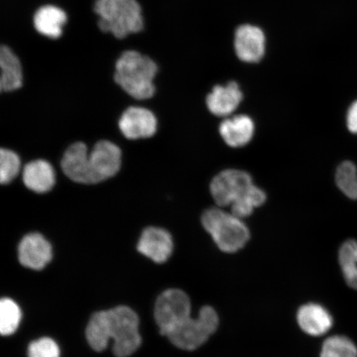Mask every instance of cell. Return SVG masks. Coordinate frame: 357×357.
Instances as JSON below:
<instances>
[{"instance_id": "3957f363", "label": "cell", "mask_w": 357, "mask_h": 357, "mask_svg": "<svg viewBox=\"0 0 357 357\" xmlns=\"http://www.w3.org/2000/svg\"><path fill=\"white\" fill-rule=\"evenodd\" d=\"M93 11L102 32L123 39L144 29L142 8L137 0H96Z\"/></svg>"}, {"instance_id": "6da1fadb", "label": "cell", "mask_w": 357, "mask_h": 357, "mask_svg": "<svg viewBox=\"0 0 357 357\" xmlns=\"http://www.w3.org/2000/svg\"><path fill=\"white\" fill-rule=\"evenodd\" d=\"M211 192L220 207H231V213L240 218L251 215L254 209L266 202L265 192L253 184L248 173L226 169L213 178Z\"/></svg>"}, {"instance_id": "d4e9b609", "label": "cell", "mask_w": 357, "mask_h": 357, "mask_svg": "<svg viewBox=\"0 0 357 357\" xmlns=\"http://www.w3.org/2000/svg\"><path fill=\"white\" fill-rule=\"evenodd\" d=\"M21 169L20 155L10 149L0 151V183L10 184L19 176Z\"/></svg>"}, {"instance_id": "8992f818", "label": "cell", "mask_w": 357, "mask_h": 357, "mask_svg": "<svg viewBox=\"0 0 357 357\" xmlns=\"http://www.w3.org/2000/svg\"><path fill=\"white\" fill-rule=\"evenodd\" d=\"M109 332L114 340V352L117 357H128L140 347L142 337L136 312L126 306L116 307L107 310Z\"/></svg>"}, {"instance_id": "2e32d148", "label": "cell", "mask_w": 357, "mask_h": 357, "mask_svg": "<svg viewBox=\"0 0 357 357\" xmlns=\"http://www.w3.org/2000/svg\"><path fill=\"white\" fill-rule=\"evenodd\" d=\"M22 181L30 190L38 194L50 191L56 184L54 168L47 160L38 159L25 165L22 169Z\"/></svg>"}, {"instance_id": "52a82bcc", "label": "cell", "mask_w": 357, "mask_h": 357, "mask_svg": "<svg viewBox=\"0 0 357 357\" xmlns=\"http://www.w3.org/2000/svg\"><path fill=\"white\" fill-rule=\"evenodd\" d=\"M190 298L181 289H171L163 292L156 301L155 319L160 333L167 334L190 317Z\"/></svg>"}, {"instance_id": "7a4b0ae2", "label": "cell", "mask_w": 357, "mask_h": 357, "mask_svg": "<svg viewBox=\"0 0 357 357\" xmlns=\"http://www.w3.org/2000/svg\"><path fill=\"white\" fill-rule=\"evenodd\" d=\"M158 66L149 56L129 50L115 63L114 82L133 99L149 100L155 93L154 79Z\"/></svg>"}, {"instance_id": "5b68a950", "label": "cell", "mask_w": 357, "mask_h": 357, "mask_svg": "<svg viewBox=\"0 0 357 357\" xmlns=\"http://www.w3.org/2000/svg\"><path fill=\"white\" fill-rule=\"evenodd\" d=\"M220 319L215 310L204 306L196 318L183 321L167 334L172 344L183 350L193 351L204 344L216 332Z\"/></svg>"}, {"instance_id": "603a6c76", "label": "cell", "mask_w": 357, "mask_h": 357, "mask_svg": "<svg viewBox=\"0 0 357 357\" xmlns=\"http://www.w3.org/2000/svg\"><path fill=\"white\" fill-rule=\"evenodd\" d=\"M21 321V310L17 303L8 298L0 302V333L8 336L19 328Z\"/></svg>"}, {"instance_id": "9a60e30c", "label": "cell", "mask_w": 357, "mask_h": 357, "mask_svg": "<svg viewBox=\"0 0 357 357\" xmlns=\"http://www.w3.org/2000/svg\"><path fill=\"white\" fill-rule=\"evenodd\" d=\"M243 92L236 82L216 86L207 96L208 109L218 117H227L238 108L243 100Z\"/></svg>"}, {"instance_id": "ffe728a7", "label": "cell", "mask_w": 357, "mask_h": 357, "mask_svg": "<svg viewBox=\"0 0 357 357\" xmlns=\"http://www.w3.org/2000/svg\"><path fill=\"white\" fill-rule=\"evenodd\" d=\"M89 344L96 351L105 349L111 340L107 311H100L92 316L86 328Z\"/></svg>"}, {"instance_id": "277c9868", "label": "cell", "mask_w": 357, "mask_h": 357, "mask_svg": "<svg viewBox=\"0 0 357 357\" xmlns=\"http://www.w3.org/2000/svg\"><path fill=\"white\" fill-rule=\"evenodd\" d=\"M202 225L211 235L221 251L227 253L238 252L250 238V231L242 218L218 208L208 209L203 214Z\"/></svg>"}, {"instance_id": "44dd1931", "label": "cell", "mask_w": 357, "mask_h": 357, "mask_svg": "<svg viewBox=\"0 0 357 357\" xmlns=\"http://www.w3.org/2000/svg\"><path fill=\"white\" fill-rule=\"evenodd\" d=\"M343 276L350 287L357 290V242L347 240L342 245L338 254Z\"/></svg>"}, {"instance_id": "4fadbf2b", "label": "cell", "mask_w": 357, "mask_h": 357, "mask_svg": "<svg viewBox=\"0 0 357 357\" xmlns=\"http://www.w3.org/2000/svg\"><path fill=\"white\" fill-rule=\"evenodd\" d=\"M88 147L84 142L70 145L62 156L61 166L66 177L78 184L91 185Z\"/></svg>"}, {"instance_id": "7c38bea8", "label": "cell", "mask_w": 357, "mask_h": 357, "mask_svg": "<svg viewBox=\"0 0 357 357\" xmlns=\"http://www.w3.org/2000/svg\"><path fill=\"white\" fill-rule=\"evenodd\" d=\"M137 251L155 263L166 262L173 252V239L166 229L149 227L142 231Z\"/></svg>"}, {"instance_id": "4316f807", "label": "cell", "mask_w": 357, "mask_h": 357, "mask_svg": "<svg viewBox=\"0 0 357 357\" xmlns=\"http://www.w3.org/2000/svg\"><path fill=\"white\" fill-rule=\"evenodd\" d=\"M347 125L348 130L357 134V100L351 105L347 112Z\"/></svg>"}, {"instance_id": "ac0fdd59", "label": "cell", "mask_w": 357, "mask_h": 357, "mask_svg": "<svg viewBox=\"0 0 357 357\" xmlns=\"http://www.w3.org/2000/svg\"><path fill=\"white\" fill-rule=\"evenodd\" d=\"M255 131L252 119L247 115H238L227 119L220 124V132L226 144L231 147H241L249 144Z\"/></svg>"}, {"instance_id": "d6986e66", "label": "cell", "mask_w": 357, "mask_h": 357, "mask_svg": "<svg viewBox=\"0 0 357 357\" xmlns=\"http://www.w3.org/2000/svg\"><path fill=\"white\" fill-rule=\"evenodd\" d=\"M0 89L2 92H12L22 86V70L19 57L10 47L3 45L0 48Z\"/></svg>"}, {"instance_id": "30bf717a", "label": "cell", "mask_w": 357, "mask_h": 357, "mask_svg": "<svg viewBox=\"0 0 357 357\" xmlns=\"http://www.w3.org/2000/svg\"><path fill=\"white\" fill-rule=\"evenodd\" d=\"M234 48L236 56L247 63H257L266 52V36L257 26L244 24L236 30Z\"/></svg>"}, {"instance_id": "cb8c5ba5", "label": "cell", "mask_w": 357, "mask_h": 357, "mask_svg": "<svg viewBox=\"0 0 357 357\" xmlns=\"http://www.w3.org/2000/svg\"><path fill=\"white\" fill-rule=\"evenodd\" d=\"M337 185L348 198L357 200V168L354 162L347 160L337 167Z\"/></svg>"}, {"instance_id": "9c48e42d", "label": "cell", "mask_w": 357, "mask_h": 357, "mask_svg": "<svg viewBox=\"0 0 357 357\" xmlns=\"http://www.w3.org/2000/svg\"><path fill=\"white\" fill-rule=\"evenodd\" d=\"M119 127L123 135L129 140L153 137L158 131V119L155 114L144 107L132 106L123 112Z\"/></svg>"}, {"instance_id": "5bb4252c", "label": "cell", "mask_w": 357, "mask_h": 357, "mask_svg": "<svg viewBox=\"0 0 357 357\" xmlns=\"http://www.w3.org/2000/svg\"><path fill=\"white\" fill-rule=\"evenodd\" d=\"M297 322L301 328L312 337L323 336L333 325V319L328 310L319 303H310L300 307Z\"/></svg>"}, {"instance_id": "7402d4cb", "label": "cell", "mask_w": 357, "mask_h": 357, "mask_svg": "<svg viewBox=\"0 0 357 357\" xmlns=\"http://www.w3.org/2000/svg\"><path fill=\"white\" fill-rule=\"evenodd\" d=\"M320 357H357V347L350 338L335 335L324 341Z\"/></svg>"}, {"instance_id": "e0dca14e", "label": "cell", "mask_w": 357, "mask_h": 357, "mask_svg": "<svg viewBox=\"0 0 357 357\" xmlns=\"http://www.w3.org/2000/svg\"><path fill=\"white\" fill-rule=\"evenodd\" d=\"M66 22V13L62 8L50 4L40 7L33 16V25L37 32L51 39L61 37Z\"/></svg>"}, {"instance_id": "484cf974", "label": "cell", "mask_w": 357, "mask_h": 357, "mask_svg": "<svg viewBox=\"0 0 357 357\" xmlns=\"http://www.w3.org/2000/svg\"><path fill=\"white\" fill-rule=\"evenodd\" d=\"M29 357H60L59 347L52 338L43 337L30 343Z\"/></svg>"}, {"instance_id": "ba28073f", "label": "cell", "mask_w": 357, "mask_h": 357, "mask_svg": "<svg viewBox=\"0 0 357 357\" xmlns=\"http://www.w3.org/2000/svg\"><path fill=\"white\" fill-rule=\"evenodd\" d=\"M91 183L98 184L117 175L122 165V151L108 140L98 142L89 155Z\"/></svg>"}, {"instance_id": "8fae6325", "label": "cell", "mask_w": 357, "mask_h": 357, "mask_svg": "<svg viewBox=\"0 0 357 357\" xmlns=\"http://www.w3.org/2000/svg\"><path fill=\"white\" fill-rule=\"evenodd\" d=\"M21 264L29 269L42 270L52 259L50 243L39 233H31L22 238L17 249Z\"/></svg>"}]
</instances>
